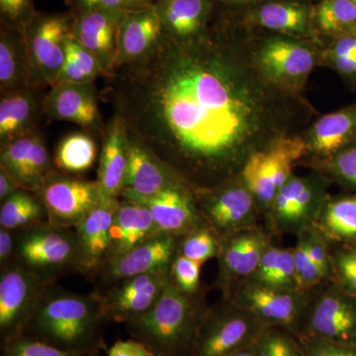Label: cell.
<instances>
[{"label": "cell", "mask_w": 356, "mask_h": 356, "mask_svg": "<svg viewBox=\"0 0 356 356\" xmlns=\"http://www.w3.org/2000/svg\"><path fill=\"white\" fill-rule=\"evenodd\" d=\"M107 81L104 95L129 132L194 191L238 177L252 154L292 135L312 110L264 74L257 46L220 26L185 41L165 30Z\"/></svg>", "instance_id": "6da1fadb"}, {"label": "cell", "mask_w": 356, "mask_h": 356, "mask_svg": "<svg viewBox=\"0 0 356 356\" xmlns=\"http://www.w3.org/2000/svg\"><path fill=\"white\" fill-rule=\"evenodd\" d=\"M109 322L99 293L77 294L55 283L44 288L22 334L60 350L95 355L103 348V332Z\"/></svg>", "instance_id": "7a4b0ae2"}, {"label": "cell", "mask_w": 356, "mask_h": 356, "mask_svg": "<svg viewBox=\"0 0 356 356\" xmlns=\"http://www.w3.org/2000/svg\"><path fill=\"white\" fill-rule=\"evenodd\" d=\"M208 308L204 290L187 294L170 280L156 303L144 315L126 323V329L154 356H189Z\"/></svg>", "instance_id": "3957f363"}, {"label": "cell", "mask_w": 356, "mask_h": 356, "mask_svg": "<svg viewBox=\"0 0 356 356\" xmlns=\"http://www.w3.org/2000/svg\"><path fill=\"white\" fill-rule=\"evenodd\" d=\"M15 232L13 261L46 283L60 276L81 273V254L76 229L39 222Z\"/></svg>", "instance_id": "277c9868"}, {"label": "cell", "mask_w": 356, "mask_h": 356, "mask_svg": "<svg viewBox=\"0 0 356 356\" xmlns=\"http://www.w3.org/2000/svg\"><path fill=\"white\" fill-rule=\"evenodd\" d=\"M331 182L318 172L304 177L294 175L276 193L264 217L271 236H298L315 226L329 197Z\"/></svg>", "instance_id": "5b68a950"}, {"label": "cell", "mask_w": 356, "mask_h": 356, "mask_svg": "<svg viewBox=\"0 0 356 356\" xmlns=\"http://www.w3.org/2000/svg\"><path fill=\"white\" fill-rule=\"evenodd\" d=\"M306 154L304 137L288 135L273 140L248 159L240 177L254 194L262 217L266 216L276 193L294 175L293 170Z\"/></svg>", "instance_id": "8992f818"}, {"label": "cell", "mask_w": 356, "mask_h": 356, "mask_svg": "<svg viewBox=\"0 0 356 356\" xmlns=\"http://www.w3.org/2000/svg\"><path fill=\"white\" fill-rule=\"evenodd\" d=\"M264 327L250 312L222 298L206 311L189 356H229L255 343Z\"/></svg>", "instance_id": "52a82bcc"}, {"label": "cell", "mask_w": 356, "mask_h": 356, "mask_svg": "<svg viewBox=\"0 0 356 356\" xmlns=\"http://www.w3.org/2000/svg\"><path fill=\"white\" fill-rule=\"evenodd\" d=\"M313 293L271 289L243 281L222 298L250 312L262 325H280L301 336L306 330Z\"/></svg>", "instance_id": "ba28073f"}, {"label": "cell", "mask_w": 356, "mask_h": 356, "mask_svg": "<svg viewBox=\"0 0 356 356\" xmlns=\"http://www.w3.org/2000/svg\"><path fill=\"white\" fill-rule=\"evenodd\" d=\"M194 192L204 220L221 240L259 226L264 220L254 194L240 175L213 188Z\"/></svg>", "instance_id": "9c48e42d"}, {"label": "cell", "mask_w": 356, "mask_h": 356, "mask_svg": "<svg viewBox=\"0 0 356 356\" xmlns=\"http://www.w3.org/2000/svg\"><path fill=\"white\" fill-rule=\"evenodd\" d=\"M72 14L37 13L25 31L30 60V86L51 88L65 58V41L72 29Z\"/></svg>", "instance_id": "30bf717a"}, {"label": "cell", "mask_w": 356, "mask_h": 356, "mask_svg": "<svg viewBox=\"0 0 356 356\" xmlns=\"http://www.w3.org/2000/svg\"><path fill=\"white\" fill-rule=\"evenodd\" d=\"M35 194L43 203L50 224L70 228H76L104 198L97 180L90 181L58 170Z\"/></svg>", "instance_id": "8fae6325"}, {"label": "cell", "mask_w": 356, "mask_h": 356, "mask_svg": "<svg viewBox=\"0 0 356 356\" xmlns=\"http://www.w3.org/2000/svg\"><path fill=\"white\" fill-rule=\"evenodd\" d=\"M0 268V336L4 343L24 332L44 288L51 283L14 261Z\"/></svg>", "instance_id": "7c38bea8"}, {"label": "cell", "mask_w": 356, "mask_h": 356, "mask_svg": "<svg viewBox=\"0 0 356 356\" xmlns=\"http://www.w3.org/2000/svg\"><path fill=\"white\" fill-rule=\"evenodd\" d=\"M303 334L356 344V297L332 281L318 287L312 297Z\"/></svg>", "instance_id": "4fadbf2b"}, {"label": "cell", "mask_w": 356, "mask_h": 356, "mask_svg": "<svg viewBox=\"0 0 356 356\" xmlns=\"http://www.w3.org/2000/svg\"><path fill=\"white\" fill-rule=\"evenodd\" d=\"M257 60L271 81L300 95L315 67L317 55L305 44L294 40L273 38L257 44Z\"/></svg>", "instance_id": "5bb4252c"}, {"label": "cell", "mask_w": 356, "mask_h": 356, "mask_svg": "<svg viewBox=\"0 0 356 356\" xmlns=\"http://www.w3.org/2000/svg\"><path fill=\"white\" fill-rule=\"evenodd\" d=\"M271 242L273 236L261 225L222 238L215 284L221 290L222 296L254 274Z\"/></svg>", "instance_id": "9a60e30c"}, {"label": "cell", "mask_w": 356, "mask_h": 356, "mask_svg": "<svg viewBox=\"0 0 356 356\" xmlns=\"http://www.w3.org/2000/svg\"><path fill=\"white\" fill-rule=\"evenodd\" d=\"M170 273L140 274L105 288L99 294L109 322L126 324L147 313L165 291Z\"/></svg>", "instance_id": "2e32d148"}, {"label": "cell", "mask_w": 356, "mask_h": 356, "mask_svg": "<svg viewBox=\"0 0 356 356\" xmlns=\"http://www.w3.org/2000/svg\"><path fill=\"white\" fill-rule=\"evenodd\" d=\"M178 238L179 236L158 234L130 252L110 259L95 278L105 289L140 274L168 273L178 254Z\"/></svg>", "instance_id": "e0dca14e"}, {"label": "cell", "mask_w": 356, "mask_h": 356, "mask_svg": "<svg viewBox=\"0 0 356 356\" xmlns=\"http://www.w3.org/2000/svg\"><path fill=\"white\" fill-rule=\"evenodd\" d=\"M127 13L102 8H76L72 13L70 37L95 56L106 72V79L111 76L115 70L117 35Z\"/></svg>", "instance_id": "ac0fdd59"}, {"label": "cell", "mask_w": 356, "mask_h": 356, "mask_svg": "<svg viewBox=\"0 0 356 356\" xmlns=\"http://www.w3.org/2000/svg\"><path fill=\"white\" fill-rule=\"evenodd\" d=\"M44 116L51 121L72 122L92 135H104L95 83H58L44 100Z\"/></svg>", "instance_id": "d6986e66"}, {"label": "cell", "mask_w": 356, "mask_h": 356, "mask_svg": "<svg viewBox=\"0 0 356 356\" xmlns=\"http://www.w3.org/2000/svg\"><path fill=\"white\" fill-rule=\"evenodd\" d=\"M128 134V165L121 198L134 200L151 197L172 185L185 182L139 138L129 131Z\"/></svg>", "instance_id": "ffe728a7"}, {"label": "cell", "mask_w": 356, "mask_h": 356, "mask_svg": "<svg viewBox=\"0 0 356 356\" xmlns=\"http://www.w3.org/2000/svg\"><path fill=\"white\" fill-rule=\"evenodd\" d=\"M132 201L149 211L161 234L181 236L207 224L199 209L195 192L186 182L172 185L151 197Z\"/></svg>", "instance_id": "44dd1931"}, {"label": "cell", "mask_w": 356, "mask_h": 356, "mask_svg": "<svg viewBox=\"0 0 356 356\" xmlns=\"http://www.w3.org/2000/svg\"><path fill=\"white\" fill-rule=\"evenodd\" d=\"M0 168L16 180L21 189L32 193H37L47 178L57 170L40 133L0 147Z\"/></svg>", "instance_id": "7402d4cb"}, {"label": "cell", "mask_w": 356, "mask_h": 356, "mask_svg": "<svg viewBox=\"0 0 356 356\" xmlns=\"http://www.w3.org/2000/svg\"><path fill=\"white\" fill-rule=\"evenodd\" d=\"M120 199L103 198L102 202L74 228L79 254L81 273L95 277L109 259L112 222Z\"/></svg>", "instance_id": "603a6c76"}, {"label": "cell", "mask_w": 356, "mask_h": 356, "mask_svg": "<svg viewBox=\"0 0 356 356\" xmlns=\"http://www.w3.org/2000/svg\"><path fill=\"white\" fill-rule=\"evenodd\" d=\"M307 165L323 163L356 144V103L321 117L304 137Z\"/></svg>", "instance_id": "cb8c5ba5"}, {"label": "cell", "mask_w": 356, "mask_h": 356, "mask_svg": "<svg viewBox=\"0 0 356 356\" xmlns=\"http://www.w3.org/2000/svg\"><path fill=\"white\" fill-rule=\"evenodd\" d=\"M44 88H29L1 95L0 98V147L14 140L39 133L44 116ZM46 117V116H44Z\"/></svg>", "instance_id": "d4e9b609"}, {"label": "cell", "mask_w": 356, "mask_h": 356, "mask_svg": "<svg viewBox=\"0 0 356 356\" xmlns=\"http://www.w3.org/2000/svg\"><path fill=\"white\" fill-rule=\"evenodd\" d=\"M127 124L115 114L102 137L97 182L103 197L120 199L128 165Z\"/></svg>", "instance_id": "484cf974"}, {"label": "cell", "mask_w": 356, "mask_h": 356, "mask_svg": "<svg viewBox=\"0 0 356 356\" xmlns=\"http://www.w3.org/2000/svg\"><path fill=\"white\" fill-rule=\"evenodd\" d=\"M163 33L165 28L154 6L126 14L117 35L115 70L145 57Z\"/></svg>", "instance_id": "4316f807"}, {"label": "cell", "mask_w": 356, "mask_h": 356, "mask_svg": "<svg viewBox=\"0 0 356 356\" xmlns=\"http://www.w3.org/2000/svg\"><path fill=\"white\" fill-rule=\"evenodd\" d=\"M158 234L161 233L143 204L120 198L110 232L109 259L130 252Z\"/></svg>", "instance_id": "83f0119b"}, {"label": "cell", "mask_w": 356, "mask_h": 356, "mask_svg": "<svg viewBox=\"0 0 356 356\" xmlns=\"http://www.w3.org/2000/svg\"><path fill=\"white\" fill-rule=\"evenodd\" d=\"M154 8L165 32L185 41L197 38L207 30L212 0H156Z\"/></svg>", "instance_id": "f1b7e54d"}, {"label": "cell", "mask_w": 356, "mask_h": 356, "mask_svg": "<svg viewBox=\"0 0 356 356\" xmlns=\"http://www.w3.org/2000/svg\"><path fill=\"white\" fill-rule=\"evenodd\" d=\"M30 86V60L25 32L2 27L0 32V93Z\"/></svg>", "instance_id": "f546056e"}, {"label": "cell", "mask_w": 356, "mask_h": 356, "mask_svg": "<svg viewBox=\"0 0 356 356\" xmlns=\"http://www.w3.org/2000/svg\"><path fill=\"white\" fill-rule=\"evenodd\" d=\"M314 227L330 245H356V194H330Z\"/></svg>", "instance_id": "4dcf8cb0"}, {"label": "cell", "mask_w": 356, "mask_h": 356, "mask_svg": "<svg viewBox=\"0 0 356 356\" xmlns=\"http://www.w3.org/2000/svg\"><path fill=\"white\" fill-rule=\"evenodd\" d=\"M245 281L271 289L298 290L293 247H280L271 242L254 274Z\"/></svg>", "instance_id": "1f68e13d"}, {"label": "cell", "mask_w": 356, "mask_h": 356, "mask_svg": "<svg viewBox=\"0 0 356 356\" xmlns=\"http://www.w3.org/2000/svg\"><path fill=\"white\" fill-rule=\"evenodd\" d=\"M312 19L309 9L296 2H270L261 6L254 15L255 22L261 27L295 36L308 34Z\"/></svg>", "instance_id": "d6a6232c"}, {"label": "cell", "mask_w": 356, "mask_h": 356, "mask_svg": "<svg viewBox=\"0 0 356 356\" xmlns=\"http://www.w3.org/2000/svg\"><path fill=\"white\" fill-rule=\"evenodd\" d=\"M43 222H48L47 211L32 192L20 189L1 203L0 227L19 231Z\"/></svg>", "instance_id": "836d02e7"}, {"label": "cell", "mask_w": 356, "mask_h": 356, "mask_svg": "<svg viewBox=\"0 0 356 356\" xmlns=\"http://www.w3.org/2000/svg\"><path fill=\"white\" fill-rule=\"evenodd\" d=\"M97 147L90 134L76 132L60 140L54 156L56 168L65 173H81L95 163Z\"/></svg>", "instance_id": "e575fe53"}, {"label": "cell", "mask_w": 356, "mask_h": 356, "mask_svg": "<svg viewBox=\"0 0 356 356\" xmlns=\"http://www.w3.org/2000/svg\"><path fill=\"white\" fill-rule=\"evenodd\" d=\"M100 76L106 79V72L102 69L95 56L91 55L70 35L69 38L65 41L64 65L54 86L67 83H95V79Z\"/></svg>", "instance_id": "d590c367"}, {"label": "cell", "mask_w": 356, "mask_h": 356, "mask_svg": "<svg viewBox=\"0 0 356 356\" xmlns=\"http://www.w3.org/2000/svg\"><path fill=\"white\" fill-rule=\"evenodd\" d=\"M321 32L339 37L356 33V4L353 0H323L313 20Z\"/></svg>", "instance_id": "8d00e7d4"}, {"label": "cell", "mask_w": 356, "mask_h": 356, "mask_svg": "<svg viewBox=\"0 0 356 356\" xmlns=\"http://www.w3.org/2000/svg\"><path fill=\"white\" fill-rule=\"evenodd\" d=\"M221 247V238L208 224L192 229L178 238V254L203 264L210 259H218Z\"/></svg>", "instance_id": "74e56055"}, {"label": "cell", "mask_w": 356, "mask_h": 356, "mask_svg": "<svg viewBox=\"0 0 356 356\" xmlns=\"http://www.w3.org/2000/svg\"><path fill=\"white\" fill-rule=\"evenodd\" d=\"M310 166L344 191L356 194V144L327 161Z\"/></svg>", "instance_id": "f35d334b"}, {"label": "cell", "mask_w": 356, "mask_h": 356, "mask_svg": "<svg viewBox=\"0 0 356 356\" xmlns=\"http://www.w3.org/2000/svg\"><path fill=\"white\" fill-rule=\"evenodd\" d=\"M257 343L261 356H303L298 334L280 325H264Z\"/></svg>", "instance_id": "ab89813d"}, {"label": "cell", "mask_w": 356, "mask_h": 356, "mask_svg": "<svg viewBox=\"0 0 356 356\" xmlns=\"http://www.w3.org/2000/svg\"><path fill=\"white\" fill-rule=\"evenodd\" d=\"M332 281L356 297V245H330Z\"/></svg>", "instance_id": "60d3db41"}, {"label": "cell", "mask_w": 356, "mask_h": 356, "mask_svg": "<svg viewBox=\"0 0 356 356\" xmlns=\"http://www.w3.org/2000/svg\"><path fill=\"white\" fill-rule=\"evenodd\" d=\"M293 255L296 269L297 284L300 291L312 293L327 282L315 262L311 259L305 243L300 236H297L296 243L293 247Z\"/></svg>", "instance_id": "b9f144b4"}, {"label": "cell", "mask_w": 356, "mask_h": 356, "mask_svg": "<svg viewBox=\"0 0 356 356\" xmlns=\"http://www.w3.org/2000/svg\"><path fill=\"white\" fill-rule=\"evenodd\" d=\"M203 264L192 261L184 255L177 254L170 267V281L180 291L187 294H197L202 291L200 282L201 268Z\"/></svg>", "instance_id": "7bdbcfd3"}, {"label": "cell", "mask_w": 356, "mask_h": 356, "mask_svg": "<svg viewBox=\"0 0 356 356\" xmlns=\"http://www.w3.org/2000/svg\"><path fill=\"white\" fill-rule=\"evenodd\" d=\"M1 356H83L21 334L2 343Z\"/></svg>", "instance_id": "ee69618b"}, {"label": "cell", "mask_w": 356, "mask_h": 356, "mask_svg": "<svg viewBox=\"0 0 356 356\" xmlns=\"http://www.w3.org/2000/svg\"><path fill=\"white\" fill-rule=\"evenodd\" d=\"M36 14L34 0H0L2 27L25 32Z\"/></svg>", "instance_id": "f6af8a7d"}, {"label": "cell", "mask_w": 356, "mask_h": 356, "mask_svg": "<svg viewBox=\"0 0 356 356\" xmlns=\"http://www.w3.org/2000/svg\"><path fill=\"white\" fill-rule=\"evenodd\" d=\"M305 243L307 250L316 266L320 269L325 281L332 278L331 250L330 243L315 227L306 229L298 236Z\"/></svg>", "instance_id": "bcb514c9"}, {"label": "cell", "mask_w": 356, "mask_h": 356, "mask_svg": "<svg viewBox=\"0 0 356 356\" xmlns=\"http://www.w3.org/2000/svg\"><path fill=\"white\" fill-rule=\"evenodd\" d=\"M303 356H356V344L339 343L324 337L299 336Z\"/></svg>", "instance_id": "7dc6e473"}, {"label": "cell", "mask_w": 356, "mask_h": 356, "mask_svg": "<svg viewBox=\"0 0 356 356\" xmlns=\"http://www.w3.org/2000/svg\"><path fill=\"white\" fill-rule=\"evenodd\" d=\"M76 8L79 9H113V10H140L153 6L156 0H74Z\"/></svg>", "instance_id": "c3c4849f"}, {"label": "cell", "mask_w": 356, "mask_h": 356, "mask_svg": "<svg viewBox=\"0 0 356 356\" xmlns=\"http://www.w3.org/2000/svg\"><path fill=\"white\" fill-rule=\"evenodd\" d=\"M108 356H154L144 343L137 339L118 341L110 348Z\"/></svg>", "instance_id": "681fc988"}, {"label": "cell", "mask_w": 356, "mask_h": 356, "mask_svg": "<svg viewBox=\"0 0 356 356\" xmlns=\"http://www.w3.org/2000/svg\"><path fill=\"white\" fill-rule=\"evenodd\" d=\"M15 250V232L0 227V267L13 261Z\"/></svg>", "instance_id": "f907efd6"}, {"label": "cell", "mask_w": 356, "mask_h": 356, "mask_svg": "<svg viewBox=\"0 0 356 356\" xmlns=\"http://www.w3.org/2000/svg\"><path fill=\"white\" fill-rule=\"evenodd\" d=\"M20 189L16 180L6 170L0 168V202H4Z\"/></svg>", "instance_id": "816d5d0a"}, {"label": "cell", "mask_w": 356, "mask_h": 356, "mask_svg": "<svg viewBox=\"0 0 356 356\" xmlns=\"http://www.w3.org/2000/svg\"><path fill=\"white\" fill-rule=\"evenodd\" d=\"M334 69L346 79H356V51L348 57L332 62Z\"/></svg>", "instance_id": "f5cc1de1"}, {"label": "cell", "mask_w": 356, "mask_h": 356, "mask_svg": "<svg viewBox=\"0 0 356 356\" xmlns=\"http://www.w3.org/2000/svg\"><path fill=\"white\" fill-rule=\"evenodd\" d=\"M229 356H261V355H259V348H257V343L255 341V343L250 344V346H245L242 350L236 351V353H232Z\"/></svg>", "instance_id": "db71d44e"}, {"label": "cell", "mask_w": 356, "mask_h": 356, "mask_svg": "<svg viewBox=\"0 0 356 356\" xmlns=\"http://www.w3.org/2000/svg\"><path fill=\"white\" fill-rule=\"evenodd\" d=\"M233 1H235V2H248V1H252V0H233Z\"/></svg>", "instance_id": "11a10c76"}, {"label": "cell", "mask_w": 356, "mask_h": 356, "mask_svg": "<svg viewBox=\"0 0 356 356\" xmlns=\"http://www.w3.org/2000/svg\"><path fill=\"white\" fill-rule=\"evenodd\" d=\"M353 1H355V3L356 4V0H353Z\"/></svg>", "instance_id": "9f6ffc18"}]
</instances>
